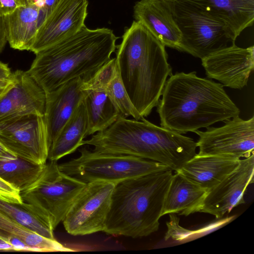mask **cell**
Returning <instances> with one entry per match:
<instances>
[{"mask_svg":"<svg viewBox=\"0 0 254 254\" xmlns=\"http://www.w3.org/2000/svg\"><path fill=\"white\" fill-rule=\"evenodd\" d=\"M0 251H15L13 247L0 237Z\"/></svg>","mask_w":254,"mask_h":254,"instance_id":"obj_35","label":"cell"},{"mask_svg":"<svg viewBox=\"0 0 254 254\" xmlns=\"http://www.w3.org/2000/svg\"><path fill=\"white\" fill-rule=\"evenodd\" d=\"M254 154L241 159L238 167L219 183L208 190L198 211L212 215L216 219L228 214L236 206L245 202L244 195L254 182Z\"/></svg>","mask_w":254,"mask_h":254,"instance_id":"obj_13","label":"cell"},{"mask_svg":"<svg viewBox=\"0 0 254 254\" xmlns=\"http://www.w3.org/2000/svg\"><path fill=\"white\" fill-rule=\"evenodd\" d=\"M173 175L168 169L115 185L103 232L137 238L157 231Z\"/></svg>","mask_w":254,"mask_h":254,"instance_id":"obj_5","label":"cell"},{"mask_svg":"<svg viewBox=\"0 0 254 254\" xmlns=\"http://www.w3.org/2000/svg\"><path fill=\"white\" fill-rule=\"evenodd\" d=\"M13 82V75L12 78L10 80L0 81V96L12 84Z\"/></svg>","mask_w":254,"mask_h":254,"instance_id":"obj_36","label":"cell"},{"mask_svg":"<svg viewBox=\"0 0 254 254\" xmlns=\"http://www.w3.org/2000/svg\"><path fill=\"white\" fill-rule=\"evenodd\" d=\"M0 143L17 157L46 164L50 146L44 116L27 114L0 122Z\"/></svg>","mask_w":254,"mask_h":254,"instance_id":"obj_10","label":"cell"},{"mask_svg":"<svg viewBox=\"0 0 254 254\" xmlns=\"http://www.w3.org/2000/svg\"><path fill=\"white\" fill-rule=\"evenodd\" d=\"M0 211L21 226L43 237L55 239L52 225L28 204H16L0 200Z\"/></svg>","mask_w":254,"mask_h":254,"instance_id":"obj_26","label":"cell"},{"mask_svg":"<svg viewBox=\"0 0 254 254\" xmlns=\"http://www.w3.org/2000/svg\"><path fill=\"white\" fill-rule=\"evenodd\" d=\"M19 6L16 0H0V15L2 16L8 15Z\"/></svg>","mask_w":254,"mask_h":254,"instance_id":"obj_30","label":"cell"},{"mask_svg":"<svg viewBox=\"0 0 254 254\" xmlns=\"http://www.w3.org/2000/svg\"><path fill=\"white\" fill-rule=\"evenodd\" d=\"M222 21L236 39L253 25L254 0H189Z\"/></svg>","mask_w":254,"mask_h":254,"instance_id":"obj_21","label":"cell"},{"mask_svg":"<svg viewBox=\"0 0 254 254\" xmlns=\"http://www.w3.org/2000/svg\"><path fill=\"white\" fill-rule=\"evenodd\" d=\"M102 153L129 155L152 160L175 172L196 155V142L190 137L146 120L120 115L96 136Z\"/></svg>","mask_w":254,"mask_h":254,"instance_id":"obj_4","label":"cell"},{"mask_svg":"<svg viewBox=\"0 0 254 254\" xmlns=\"http://www.w3.org/2000/svg\"><path fill=\"white\" fill-rule=\"evenodd\" d=\"M118 73L116 59L111 58L99 68L91 78L85 81L84 88L86 90H105Z\"/></svg>","mask_w":254,"mask_h":254,"instance_id":"obj_28","label":"cell"},{"mask_svg":"<svg viewBox=\"0 0 254 254\" xmlns=\"http://www.w3.org/2000/svg\"><path fill=\"white\" fill-rule=\"evenodd\" d=\"M33 3H36L40 7H41V0H32Z\"/></svg>","mask_w":254,"mask_h":254,"instance_id":"obj_38","label":"cell"},{"mask_svg":"<svg viewBox=\"0 0 254 254\" xmlns=\"http://www.w3.org/2000/svg\"><path fill=\"white\" fill-rule=\"evenodd\" d=\"M16 157L0 143V160L14 158Z\"/></svg>","mask_w":254,"mask_h":254,"instance_id":"obj_34","label":"cell"},{"mask_svg":"<svg viewBox=\"0 0 254 254\" xmlns=\"http://www.w3.org/2000/svg\"><path fill=\"white\" fill-rule=\"evenodd\" d=\"M115 186L104 181L86 184L62 221L66 232L82 236L103 231Z\"/></svg>","mask_w":254,"mask_h":254,"instance_id":"obj_9","label":"cell"},{"mask_svg":"<svg viewBox=\"0 0 254 254\" xmlns=\"http://www.w3.org/2000/svg\"><path fill=\"white\" fill-rule=\"evenodd\" d=\"M157 105L161 127L186 133L239 116L240 110L222 84L196 72L171 74Z\"/></svg>","mask_w":254,"mask_h":254,"instance_id":"obj_1","label":"cell"},{"mask_svg":"<svg viewBox=\"0 0 254 254\" xmlns=\"http://www.w3.org/2000/svg\"><path fill=\"white\" fill-rule=\"evenodd\" d=\"M13 73L7 64L0 62V81H6L12 78Z\"/></svg>","mask_w":254,"mask_h":254,"instance_id":"obj_31","label":"cell"},{"mask_svg":"<svg viewBox=\"0 0 254 254\" xmlns=\"http://www.w3.org/2000/svg\"><path fill=\"white\" fill-rule=\"evenodd\" d=\"M83 101L87 117V136L106 129L122 115L105 90H89Z\"/></svg>","mask_w":254,"mask_h":254,"instance_id":"obj_24","label":"cell"},{"mask_svg":"<svg viewBox=\"0 0 254 254\" xmlns=\"http://www.w3.org/2000/svg\"><path fill=\"white\" fill-rule=\"evenodd\" d=\"M46 18L36 3L19 6L4 16L7 41L16 50L30 51L39 27Z\"/></svg>","mask_w":254,"mask_h":254,"instance_id":"obj_18","label":"cell"},{"mask_svg":"<svg viewBox=\"0 0 254 254\" xmlns=\"http://www.w3.org/2000/svg\"><path fill=\"white\" fill-rule=\"evenodd\" d=\"M59 0H41V8L45 11L47 14V16Z\"/></svg>","mask_w":254,"mask_h":254,"instance_id":"obj_33","label":"cell"},{"mask_svg":"<svg viewBox=\"0 0 254 254\" xmlns=\"http://www.w3.org/2000/svg\"><path fill=\"white\" fill-rule=\"evenodd\" d=\"M45 164L34 163L19 157L0 160V178L21 192L37 180Z\"/></svg>","mask_w":254,"mask_h":254,"instance_id":"obj_25","label":"cell"},{"mask_svg":"<svg viewBox=\"0 0 254 254\" xmlns=\"http://www.w3.org/2000/svg\"><path fill=\"white\" fill-rule=\"evenodd\" d=\"M119 74L133 105L143 118L157 107L172 68L165 46L134 20L117 46Z\"/></svg>","mask_w":254,"mask_h":254,"instance_id":"obj_3","label":"cell"},{"mask_svg":"<svg viewBox=\"0 0 254 254\" xmlns=\"http://www.w3.org/2000/svg\"><path fill=\"white\" fill-rule=\"evenodd\" d=\"M208 190L176 172L167 191L162 212L188 216L198 212Z\"/></svg>","mask_w":254,"mask_h":254,"instance_id":"obj_20","label":"cell"},{"mask_svg":"<svg viewBox=\"0 0 254 254\" xmlns=\"http://www.w3.org/2000/svg\"><path fill=\"white\" fill-rule=\"evenodd\" d=\"M240 160L228 156L196 154L176 172L209 190L235 170Z\"/></svg>","mask_w":254,"mask_h":254,"instance_id":"obj_19","label":"cell"},{"mask_svg":"<svg viewBox=\"0 0 254 254\" xmlns=\"http://www.w3.org/2000/svg\"><path fill=\"white\" fill-rule=\"evenodd\" d=\"M195 130L198 155H218L241 159L254 153V116L247 120L239 116L225 121L221 127Z\"/></svg>","mask_w":254,"mask_h":254,"instance_id":"obj_11","label":"cell"},{"mask_svg":"<svg viewBox=\"0 0 254 254\" xmlns=\"http://www.w3.org/2000/svg\"><path fill=\"white\" fill-rule=\"evenodd\" d=\"M79 151V157L59 164V168L86 184L104 181L116 185L130 178L170 169L160 163L132 155L100 153L85 147Z\"/></svg>","mask_w":254,"mask_h":254,"instance_id":"obj_7","label":"cell"},{"mask_svg":"<svg viewBox=\"0 0 254 254\" xmlns=\"http://www.w3.org/2000/svg\"><path fill=\"white\" fill-rule=\"evenodd\" d=\"M118 38L109 28L91 29L85 25L36 53L27 72L46 94L76 77L86 81L111 59Z\"/></svg>","mask_w":254,"mask_h":254,"instance_id":"obj_2","label":"cell"},{"mask_svg":"<svg viewBox=\"0 0 254 254\" xmlns=\"http://www.w3.org/2000/svg\"><path fill=\"white\" fill-rule=\"evenodd\" d=\"M20 5L34 3L32 0H16Z\"/></svg>","mask_w":254,"mask_h":254,"instance_id":"obj_37","label":"cell"},{"mask_svg":"<svg viewBox=\"0 0 254 254\" xmlns=\"http://www.w3.org/2000/svg\"><path fill=\"white\" fill-rule=\"evenodd\" d=\"M201 60L207 76L223 86L241 89L247 85L254 68V47L235 44Z\"/></svg>","mask_w":254,"mask_h":254,"instance_id":"obj_14","label":"cell"},{"mask_svg":"<svg viewBox=\"0 0 254 254\" xmlns=\"http://www.w3.org/2000/svg\"><path fill=\"white\" fill-rule=\"evenodd\" d=\"M12 73V84L0 96V122L27 114L44 116L45 91L27 71Z\"/></svg>","mask_w":254,"mask_h":254,"instance_id":"obj_15","label":"cell"},{"mask_svg":"<svg viewBox=\"0 0 254 254\" xmlns=\"http://www.w3.org/2000/svg\"><path fill=\"white\" fill-rule=\"evenodd\" d=\"M85 185L61 171L57 161H49L37 180L20 194L23 202L28 204L55 230Z\"/></svg>","mask_w":254,"mask_h":254,"instance_id":"obj_8","label":"cell"},{"mask_svg":"<svg viewBox=\"0 0 254 254\" xmlns=\"http://www.w3.org/2000/svg\"><path fill=\"white\" fill-rule=\"evenodd\" d=\"M0 237L11 244L15 251H75L64 246L56 239L43 237L21 226L0 211Z\"/></svg>","mask_w":254,"mask_h":254,"instance_id":"obj_22","label":"cell"},{"mask_svg":"<svg viewBox=\"0 0 254 254\" xmlns=\"http://www.w3.org/2000/svg\"><path fill=\"white\" fill-rule=\"evenodd\" d=\"M6 42L4 16L0 15V53L3 50Z\"/></svg>","mask_w":254,"mask_h":254,"instance_id":"obj_32","label":"cell"},{"mask_svg":"<svg viewBox=\"0 0 254 254\" xmlns=\"http://www.w3.org/2000/svg\"><path fill=\"white\" fill-rule=\"evenodd\" d=\"M83 101L51 145L48 157L49 161H57L82 145L87 130V117Z\"/></svg>","mask_w":254,"mask_h":254,"instance_id":"obj_23","label":"cell"},{"mask_svg":"<svg viewBox=\"0 0 254 254\" xmlns=\"http://www.w3.org/2000/svg\"><path fill=\"white\" fill-rule=\"evenodd\" d=\"M85 80L81 77L72 79L46 94L44 117L49 146L54 141L71 116L88 94L85 90Z\"/></svg>","mask_w":254,"mask_h":254,"instance_id":"obj_16","label":"cell"},{"mask_svg":"<svg viewBox=\"0 0 254 254\" xmlns=\"http://www.w3.org/2000/svg\"><path fill=\"white\" fill-rule=\"evenodd\" d=\"M0 200L16 204L23 203L20 191L0 178Z\"/></svg>","mask_w":254,"mask_h":254,"instance_id":"obj_29","label":"cell"},{"mask_svg":"<svg viewBox=\"0 0 254 254\" xmlns=\"http://www.w3.org/2000/svg\"><path fill=\"white\" fill-rule=\"evenodd\" d=\"M181 32L180 51L202 59L235 44L228 27L189 0H162Z\"/></svg>","mask_w":254,"mask_h":254,"instance_id":"obj_6","label":"cell"},{"mask_svg":"<svg viewBox=\"0 0 254 254\" xmlns=\"http://www.w3.org/2000/svg\"><path fill=\"white\" fill-rule=\"evenodd\" d=\"M87 0H60L39 27L30 51L35 54L80 30L85 25Z\"/></svg>","mask_w":254,"mask_h":254,"instance_id":"obj_12","label":"cell"},{"mask_svg":"<svg viewBox=\"0 0 254 254\" xmlns=\"http://www.w3.org/2000/svg\"><path fill=\"white\" fill-rule=\"evenodd\" d=\"M133 17L165 47L180 51L181 32L162 0H140L133 6Z\"/></svg>","mask_w":254,"mask_h":254,"instance_id":"obj_17","label":"cell"},{"mask_svg":"<svg viewBox=\"0 0 254 254\" xmlns=\"http://www.w3.org/2000/svg\"><path fill=\"white\" fill-rule=\"evenodd\" d=\"M105 91L121 115L126 117L131 116L136 120H141L143 118L131 102L119 73Z\"/></svg>","mask_w":254,"mask_h":254,"instance_id":"obj_27","label":"cell"}]
</instances>
